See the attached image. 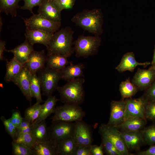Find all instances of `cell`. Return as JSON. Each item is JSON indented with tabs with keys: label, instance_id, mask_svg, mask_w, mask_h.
Segmentation results:
<instances>
[{
	"label": "cell",
	"instance_id": "obj_41",
	"mask_svg": "<svg viewBox=\"0 0 155 155\" xmlns=\"http://www.w3.org/2000/svg\"><path fill=\"white\" fill-rule=\"evenodd\" d=\"M24 2V5L20 8L23 10H29L33 14L32 9L34 7L39 6L43 0H22Z\"/></svg>",
	"mask_w": 155,
	"mask_h": 155
},
{
	"label": "cell",
	"instance_id": "obj_39",
	"mask_svg": "<svg viewBox=\"0 0 155 155\" xmlns=\"http://www.w3.org/2000/svg\"><path fill=\"white\" fill-rule=\"evenodd\" d=\"M145 116L146 119L155 122V102L146 103Z\"/></svg>",
	"mask_w": 155,
	"mask_h": 155
},
{
	"label": "cell",
	"instance_id": "obj_38",
	"mask_svg": "<svg viewBox=\"0 0 155 155\" xmlns=\"http://www.w3.org/2000/svg\"><path fill=\"white\" fill-rule=\"evenodd\" d=\"M33 125V123L23 118L20 125L16 128V137L22 134L31 132Z\"/></svg>",
	"mask_w": 155,
	"mask_h": 155
},
{
	"label": "cell",
	"instance_id": "obj_50",
	"mask_svg": "<svg viewBox=\"0 0 155 155\" xmlns=\"http://www.w3.org/2000/svg\"><path fill=\"white\" fill-rule=\"evenodd\" d=\"M51 0V1H53L54 0Z\"/></svg>",
	"mask_w": 155,
	"mask_h": 155
},
{
	"label": "cell",
	"instance_id": "obj_42",
	"mask_svg": "<svg viewBox=\"0 0 155 155\" xmlns=\"http://www.w3.org/2000/svg\"><path fill=\"white\" fill-rule=\"evenodd\" d=\"M143 96L147 102H155V80L146 90Z\"/></svg>",
	"mask_w": 155,
	"mask_h": 155
},
{
	"label": "cell",
	"instance_id": "obj_9",
	"mask_svg": "<svg viewBox=\"0 0 155 155\" xmlns=\"http://www.w3.org/2000/svg\"><path fill=\"white\" fill-rule=\"evenodd\" d=\"M101 136L106 137L115 146L122 155H131L127 149L121 131L115 126L102 124L99 127Z\"/></svg>",
	"mask_w": 155,
	"mask_h": 155
},
{
	"label": "cell",
	"instance_id": "obj_28",
	"mask_svg": "<svg viewBox=\"0 0 155 155\" xmlns=\"http://www.w3.org/2000/svg\"><path fill=\"white\" fill-rule=\"evenodd\" d=\"M36 141L44 142L49 140V129L45 120L36 123H33L31 131Z\"/></svg>",
	"mask_w": 155,
	"mask_h": 155
},
{
	"label": "cell",
	"instance_id": "obj_26",
	"mask_svg": "<svg viewBox=\"0 0 155 155\" xmlns=\"http://www.w3.org/2000/svg\"><path fill=\"white\" fill-rule=\"evenodd\" d=\"M77 145L73 137L63 140L56 144V155H73Z\"/></svg>",
	"mask_w": 155,
	"mask_h": 155
},
{
	"label": "cell",
	"instance_id": "obj_40",
	"mask_svg": "<svg viewBox=\"0 0 155 155\" xmlns=\"http://www.w3.org/2000/svg\"><path fill=\"white\" fill-rule=\"evenodd\" d=\"M75 0H54L53 2L59 11L70 9L73 6Z\"/></svg>",
	"mask_w": 155,
	"mask_h": 155
},
{
	"label": "cell",
	"instance_id": "obj_15",
	"mask_svg": "<svg viewBox=\"0 0 155 155\" xmlns=\"http://www.w3.org/2000/svg\"><path fill=\"white\" fill-rule=\"evenodd\" d=\"M32 74L24 66L12 82L19 88L23 95L30 103L32 98L30 90Z\"/></svg>",
	"mask_w": 155,
	"mask_h": 155
},
{
	"label": "cell",
	"instance_id": "obj_19",
	"mask_svg": "<svg viewBox=\"0 0 155 155\" xmlns=\"http://www.w3.org/2000/svg\"><path fill=\"white\" fill-rule=\"evenodd\" d=\"M150 64V63L149 62L140 63L137 62L136 60L133 53L129 52L123 55L119 63L115 67V69L120 73L127 71L133 72L138 65L145 67Z\"/></svg>",
	"mask_w": 155,
	"mask_h": 155
},
{
	"label": "cell",
	"instance_id": "obj_6",
	"mask_svg": "<svg viewBox=\"0 0 155 155\" xmlns=\"http://www.w3.org/2000/svg\"><path fill=\"white\" fill-rule=\"evenodd\" d=\"M52 121H63L73 122L82 120L85 113L80 105L64 104L56 107Z\"/></svg>",
	"mask_w": 155,
	"mask_h": 155
},
{
	"label": "cell",
	"instance_id": "obj_30",
	"mask_svg": "<svg viewBox=\"0 0 155 155\" xmlns=\"http://www.w3.org/2000/svg\"><path fill=\"white\" fill-rule=\"evenodd\" d=\"M21 0H0V12H4L7 15L10 14L12 17H16Z\"/></svg>",
	"mask_w": 155,
	"mask_h": 155
},
{
	"label": "cell",
	"instance_id": "obj_2",
	"mask_svg": "<svg viewBox=\"0 0 155 155\" xmlns=\"http://www.w3.org/2000/svg\"><path fill=\"white\" fill-rule=\"evenodd\" d=\"M103 15L98 9H84L73 15L71 21L76 26L95 36H99L103 32Z\"/></svg>",
	"mask_w": 155,
	"mask_h": 155
},
{
	"label": "cell",
	"instance_id": "obj_43",
	"mask_svg": "<svg viewBox=\"0 0 155 155\" xmlns=\"http://www.w3.org/2000/svg\"><path fill=\"white\" fill-rule=\"evenodd\" d=\"M11 113L12 115L9 119L12 123L17 128L21 124L23 118L22 117L20 111L18 110H12Z\"/></svg>",
	"mask_w": 155,
	"mask_h": 155
},
{
	"label": "cell",
	"instance_id": "obj_17",
	"mask_svg": "<svg viewBox=\"0 0 155 155\" xmlns=\"http://www.w3.org/2000/svg\"><path fill=\"white\" fill-rule=\"evenodd\" d=\"M141 130L134 131H121L129 151L137 150L142 145L146 144Z\"/></svg>",
	"mask_w": 155,
	"mask_h": 155
},
{
	"label": "cell",
	"instance_id": "obj_20",
	"mask_svg": "<svg viewBox=\"0 0 155 155\" xmlns=\"http://www.w3.org/2000/svg\"><path fill=\"white\" fill-rule=\"evenodd\" d=\"M34 50L33 46L25 39L24 42L15 48L9 50H6L5 51L13 53V57L20 62L24 64L30 54Z\"/></svg>",
	"mask_w": 155,
	"mask_h": 155
},
{
	"label": "cell",
	"instance_id": "obj_29",
	"mask_svg": "<svg viewBox=\"0 0 155 155\" xmlns=\"http://www.w3.org/2000/svg\"><path fill=\"white\" fill-rule=\"evenodd\" d=\"M138 89L135 85L131 82L129 78L122 82L119 86V90L122 100L131 98L136 94Z\"/></svg>",
	"mask_w": 155,
	"mask_h": 155
},
{
	"label": "cell",
	"instance_id": "obj_32",
	"mask_svg": "<svg viewBox=\"0 0 155 155\" xmlns=\"http://www.w3.org/2000/svg\"><path fill=\"white\" fill-rule=\"evenodd\" d=\"M42 104L36 102L26 109L24 113V118L32 123L39 117Z\"/></svg>",
	"mask_w": 155,
	"mask_h": 155
},
{
	"label": "cell",
	"instance_id": "obj_23",
	"mask_svg": "<svg viewBox=\"0 0 155 155\" xmlns=\"http://www.w3.org/2000/svg\"><path fill=\"white\" fill-rule=\"evenodd\" d=\"M56 145L50 140L36 141L31 149L33 155H56Z\"/></svg>",
	"mask_w": 155,
	"mask_h": 155
},
{
	"label": "cell",
	"instance_id": "obj_25",
	"mask_svg": "<svg viewBox=\"0 0 155 155\" xmlns=\"http://www.w3.org/2000/svg\"><path fill=\"white\" fill-rule=\"evenodd\" d=\"M59 100L55 96L52 95L48 97L42 104L41 112L38 118L33 123H36L45 120L51 114L54 113L55 105Z\"/></svg>",
	"mask_w": 155,
	"mask_h": 155
},
{
	"label": "cell",
	"instance_id": "obj_31",
	"mask_svg": "<svg viewBox=\"0 0 155 155\" xmlns=\"http://www.w3.org/2000/svg\"><path fill=\"white\" fill-rule=\"evenodd\" d=\"M30 90L32 97L36 99V102L40 103L43 102L41 93L40 83L36 73L32 74Z\"/></svg>",
	"mask_w": 155,
	"mask_h": 155
},
{
	"label": "cell",
	"instance_id": "obj_48",
	"mask_svg": "<svg viewBox=\"0 0 155 155\" xmlns=\"http://www.w3.org/2000/svg\"><path fill=\"white\" fill-rule=\"evenodd\" d=\"M151 65L152 66L155 67V45L153 57L151 62Z\"/></svg>",
	"mask_w": 155,
	"mask_h": 155
},
{
	"label": "cell",
	"instance_id": "obj_8",
	"mask_svg": "<svg viewBox=\"0 0 155 155\" xmlns=\"http://www.w3.org/2000/svg\"><path fill=\"white\" fill-rule=\"evenodd\" d=\"M22 18L26 29L40 30L53 34L59 30L61 25V22H56L50 20L38 14H34L29 18Z\"/></svg>",
	"mask_w": 155,
	"mask_h": 155
},
{
	"label": "cell",
	"instance_id": "obj_16",
	"mask_svg": "<svg viewBox=\"0 0 155 155\" xmlns=\"http://www.w3.org/2000/svg\"><path fill=\"white\" fill-rule=\"evenodd\" d=\"M38 14L50 20L56 22H61V11L58 10L53 1L43 0L38 6Z\"/></svg>",
	"mask_w": 155,
	"mask_h": 155
},
{
	"label": "cell",
	"instance_id": "obj_49",
	"mask_svg": "<svg viewBox=\"0 0 155 155\" xmlns=\"http://www.w3.org/2000/svg\"><path fill=\"white\" fill-rule=\"evenodd\" d=\"M2 25H3V23H2V18H1V16H0V32L1 31V29Z\"/></svg>",
	"mask_w": 155,
	"mask_h": 155
},
{
	"label": "cell",
	"instance_id": "obj_51",
	"mask_svg": "<svg viewBox=\"0 0 155 155\" xmlns=\"http://www.w3.org/2000/svg\"></svg>",
	"mask_w": 155,
	"mask_h": 155
},
{
	"label": "cell",
	"instance_id": "obj_44",
	"mask_svg": "<svg viewBox=\"0 0 155 155\" xmlns=\"http://www.w3.org/2000/svg\"><path fill=\"white\" fill-rule=\"evenodd\" d=\"M91 146L78 145L73 155H92L91 152Z\"/></svg>",
	"mask_w": 155,
	"mask_h": 155
},
{
	"label": "cell",
	"instance_id": "obj_34",
	"mask_svg": "<svg viewBox=\"0 0 155 155\" xmlns=\"http://www.w3.org/2000/svg\"><path fill=\"white\" fill-rule=\"evenodd\" d=\"M144 140L147 145H155V124L145 127L141 130Z\"/></svg>",
	"mask_w": 155,
	"mask_h": 155
},
{
	"label": "cell",
	"instance_id": "obj_10",
	"mask_svg": "<svg viewBox=\"0 0 155 155\" xmlns=\"http://www.w3.org/2000/svg\"><path fill=\"white\" fill-rule=\"evenodd\" d=\"M155 80V67L151 65L148 69L138 68L132 82L141 90H146Z\"/></svg>",
	"mask_w": 155,
	"mask_h": 155
},
{
	"label": "cell",
	"instance_id": "obj_1",
	"mask_svg": "<svg viewBox=\"0 0 155 155\" xmlns=\"http://www.w3.org/2000/svg\"><path fill=\"white\" fill-rule=\"evenodd\" d=\"M74 31L67 26L53 34L46 47L47 56L59 54L68 58L74 53L73 40Z\"/></svg>",
	"mask_w": 155,
	"mask_h": 155
},
{
	"label": "cell",
	"instance_id": "obj_3",
	"mask_svg": "<svg viewBox=\"0 0 155 155\" xmlns=\"http://www.w3.org/2000/svg\"><path fill=\"white\" fill-rule=\"evenodd\" d=\"M85 79L83 77L67 81L63 86H58L57 90L59 93L60 100L64 104L80 105L84 101L85 91L83 84Z\"/></svg>",
	"mask_w": 155,
	"mask_h": 155
},
{
	"label": "cell",
	"instance_id": "obj_12",
	"mask_svg": "<svg viewBox=\"0 0 155 155\" xmlns=\"http://www.w3.org/2000/svg\"><path fill=\"white\" fill-rule=\"evenodd\" d=\"M73 137L78 145L90 146L92 144L91 129L82 120L75 122Z\"/></svg>",
	"mask_w": 155,
	"mask_h": 155
},
{
	"label": "cell",
	"instance_id": "obj_13",
	"mask_svg": "<svg viewBox=\"0 0 155 155\" xmlns=\"http://www.w3.org/2000/svg\"><path fill=\"white\" fill-rule=\"evenodd\" d=\"M47 56L44 50L36 51L34 50L31 53L24 66L32 74L36 73L45 67Z\"/></svg>",
	"mask_w": 155,
	"mask_h": 155
},
{
	"label": "cell",
	"instance_id": "obj_11",
	"mask_svg": "<svg viewBox=\"0 0 155 155\" xmlns=\"http://www.w3.org/2000/svg\"><path fill=\"white\" fill-rule=\"evenodd\" d=\"M126 101L125 120L134 117L146 118L145 104L147 101L143 96L136 99H127Z\"/></svg>",
	"mask_w": 155,
	"mask_h": 155
},
{
	"label": "cell",
	"instance_id": "obj_45",
	"mask_svg": "<svg viewBox=\"0 0 155 155\" xmlns=\"http://www.w3.org/2000/svg\"><path fill=\"white\" fill-rule=\"evenodd\" d=\"M91 152L92 155H103L104 153L102 144L99 146L91 145Z\"/></svg>",
	"mask_w": 155,
	"mask_h": 155
},
{
	"label": "cell",
	"instance_id": "obj_14",
	"mask_svg": "<svg viewBox=\"0 0 155 155\" xmlns=\"http://www.w3.org/2000/svg\"><path fill=\"white\" fill-rule=\"evenodd\" d=\"M126 103V99L111 101L110 116L107 124L116 126L125 121Z\"/></svg>",
	"mask_w": 155,
	"mask_h": 155
},
{
	"label": "cell",
	"instance_id": "obj_33",
	"mask_svg": "<svg viewBox=\"0 0 155 155\" xmlns=\"http://www.w3.org/2000/svg\"><path fill=\"white\" fill-rule=\"evenodd\" d=\"M25 146L31 149L36 141L32 132L27 133L18 136L14 140Z\"/></svg>",
	"mask_w": 155,
	"mask_h": 155
},
{
	"label": "cell",
	"instance_id": "obj_36",
	"mask_svg": "<svg viewBox=\"0 0 155 155\" xmlns=\"http://www.w3.org/2000/svg\"><path fill=\"white\" fill-rule=\"evenodd\" d=\"M11 144L13 155H33L31 149L14 141H13Z\"/></svg>",
	"mask_w": 155,
	"mask_h": 155
},
{
	"label": "cell",
	"instance_id": "obj_18",
	"mask_svg": "<svg viewBox=\"0 0 155 155\" xmlns=\"http://www.w3.org/2000/svg\"><path fill=\"white\" fill-rule=\"evenodd\" d=\"M25 34V39L32 45L39 43L46 47L53 33L40 30L26 29Z\"/></svg>",
	"mask_w": 155,
	"mask_h": 155
},
{
	"label": "cell",
	"instance_id": "obj_24",
	"mask_svg": "<svg viewBox=\"0 0 155 155\" xmlns=\"http://www.w3.org/2000/svg\"><path fill=\"white\" fill-rule=\"evenodd\" d=\"M6 72L4 80L7 82H12L20 73L24 64L18 61L13 57L9 61L7 60Z\"/></svg>",
	"mask_w": 155,
	"mask_h": 155
},
{
	"label": "cell",
	"instance_id": "obj_5",
	"mask_svg": "<svg viewBox=\"0 0 155 155\" xmlns=\"http://www.w3.org/2000/svg\"><path fill=\"white\" fill-rule=\"evenodd\" d=\"M38 77L43 94L47 97L57 90L59 81L61 79V71L47 67L39 71Z\"/></svg>",
	"mask_w": 155,
	"mask_h": 155
},
{
	"label": "cell",
	"instance_id": "obj_22",
	"mask_svg": "<svg viewBox=\"0 0 155 155\" xmlns=\"http://www.w3.org/2000/svg\"><path fill=\"white\" fill-rule=\"evenodd\" d=\"M84 65L82 63L74 64L72 62L61 71V79L68 81L84 76L83 69Z\"/></svg>",
	"mask_w": 155,
	"mask_h": 155
},
{
	"label": "cell",
	"instance_id": "obj_7",
	"mask_svg": "<svg viewBox=\"0 0 155 155\" xmlns=\"http://www.w3.org/2000/svg\"><path fill=\"white\" fill-rule=\"evenodd\" d=\"M52 122V124L49 127V140L51 142L56 145L63 140L73 137L74 122L60 121Z\"/></svg>",
	"mask_w": 155,
	"mask_h": 155
},
{
	"label": "cell",
	"instance_id": "obj_47",
	"mask_svg": "<svg viewBox=\"0 0 155 155\" xmlns=\"http://www.w3.org/2000/svg\"><path fill=\"white\" fill-rule=\"evenodd\" d=\"M5 42L2 40H0V60L2 61L5 60L3 57V53L5 51Z\"/></svg>",
	"mask_w": 155,
	"mask_h": 155
},
{
	"label": "cell",
	"instance_id": "obj_37",
	"mask_svg": "<svg viewBox=\"0 0 155 155\" xmlns=\"http://www.w3.org/2000/svg\"><path fill=\"white\" fill-rule=\"evenodd\" d=\"M0 119L4 125L5 130L14 140L17 137L16 128L11 122L10 119H6L4 116H2Z\"/></svg>",
	"mask_w": 155,
	"mask_h": 155
},
{
	"label": "cell",
	"instance_id": "obj_35",
	"mask_svg": "<svg viewBox=\"0 0 155 155\" xmlns=\"http://www.w3.org/2000/svg\"><path fill=\"white\" fill-rule=\"evenodd\" d=\"M101 136L102 144L104 153L108 155H122L114 144L107 138Z\"/></svg>",
	"mask_w": 155,
	"mask_h": 155
},
{
	"label": "cell",
	"instance_id": "obj_4",
	"mask_svg": "<svg viewBox=\"0 0 155 155\" xmlns=\"http://www.w3.org/2000/svg\"><path fill=\"white\" fill-rule=\"evenodd\" d=\"M101 42V39L99 36H79L73 42L75 57L86 58L96 55Z\"/></svg>",
	"mask_w": 155,
	"mask_h": 155
},
{
	"label": "cell",
	"instance_id": "obj_21",
	"mask_svg": "<svg viewBox=\"0 0 155 155\" xmlns=\"http://www.w3.org/2000/svg\"><path fill=\"white\" fill-rule=\"evenodd\" d=\"M146 120L145 118L141 117L129 118L115 126L121 131H140L145 128L147 124Z\"/></svg>",
	"mask_w": 155,
	"mask_h": 155
},
{
	"label": "cell",
	"instance_id": "obj_46",
	"mask_svg": "<svg viewBox=\"0 0 155 155\" xmlns=\"http://www.w3.org/2000/svg\"><path fill=\"white\" fill-rule=\"evenodd\" d=\"M147 150L140 151L137 153L139 155H155V145L150 146Z\"/></svg>",
	"mask_w": 155,
	"mask_h": 155
},
{
	"label": "cell",
	"instance_id": "obj_27",
	"mask_svg": "<svg viewBox=\"0 0 155 155\" xmlns=\"http://www.w3.org/2000/svg\"><path fill=\"white\" fill-rule=\"evenodd\" d=\"M47 56L46 67L61 71L69 64L67 57L59 54H54Z\"/></svg>",
	"mask_w": 155,
	"mask_h": 155
}]
</instances>
